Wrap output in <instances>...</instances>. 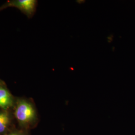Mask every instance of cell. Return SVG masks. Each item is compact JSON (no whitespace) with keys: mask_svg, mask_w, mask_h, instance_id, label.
<instances>
[{"mask_svg":"<svg viewBox=\"0 0 135 135\" xmlns=\"http://www.w3.org/2000/svg\"><path fill=\"white\" fill-rule=\"evenodd\" d=\"M15 115L19 122L28 124L35 119L36 111L33 106L30 102L21 100L17 103Z\"/></svg>","mask_w":135,"mask_h":135,"instance_id":"6da1fadb","label":"cell"},{"mask_svg":"<svg viewBox=\"0 0 135 135\" xmlns=\"http://www.w3.org/2000/svg\"><path fill=\"white\" fill-rule=\"evenodd\" d=\"M37 1L35 0H11L8 1L0 7V11L9 7H14L19 9L29 18L34 15Z\"/></svg>","mask_w":135,"mask_h":135,"instance_id":"7a4b0ae2","label":"cell"},{"mask_svg":"<svg viewBox=\"0 0 135 135\" xmlns=\"http://www.w3.org/2000/svg\"><path fill=\"white\" fill-rule=\"evenodd\" d=\"M14 105V98L10 91L5 87L0 88V108L7 110Z\"/></svg>","mask_w":135,"mask_h":135,"instance_id":"3957f363","label":"cell"},{"mask_svg":"<svg viewBox=\"0 0 135 135\" xmlns=\"http://www.w3.org/2000/svg\"><path fill=\"white\" fill-rule=\"evenodd\" d=\"M10 123L9 114L7 111L0 112V133L5 131Z\"/></svg>","mask_w":135,"mask_h":135,"instance_id":"277c9868","label":"cell"},{"mask_svg":"<svg viewBox=\"0 0 135 135\" xmlns=\"http://www.w3.org/2000/svg\"><path fill=\"white\" fill-rule=\"evenodd\" d=\"M4 86H4V83L3 81H2L1 80H0V88L1 87H4Z\"/></svg>","mask_w":135,"mask_h":135,"instance_id":"5b68a950","label":"cell"},{"mask_svg":"<svg viewBox=\"0 0 135 135\" xmlns=\"http://www.w3.org/2000/svg\"><path fill=\"white\" fill-rule=\"evenodd\" d=\"M9 135H18V134H10Z\"/></svg>","mask_w":135,"mask_h":135,"instance_id":"8992f818","label":"cell"}]
</instances>
